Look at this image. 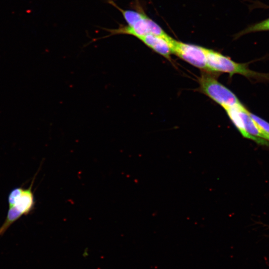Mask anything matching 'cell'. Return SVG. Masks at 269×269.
<instances>
[{
    "instance_id": "cell-1",
    "label": "cell",
    "mask_w": 269,
    "mask_h": 269,
    "mask_svg": "<svg viewBox=\"0 0 269 269\" xmlns=\"http://www.w3.org/2000/svg\"><path fill=\"white\" fill-rule=\"evenodd\" d=\"M35 175L28 188L18 187L9 192L7 198L9 208L5 220L0 227V236L20 217L28 215L34 210L35 201L32 189Z\"/></svg>"
},
{
    "instance_id": "cell-2",
    "label": "cell",
    "mask_w": 269,
    "mask_h": 269,
    "mask_svg": "<svg viewBox=\"0 0 269 269\" xmlns=\"http://www.w3.org/2000/svg\"><path fill=\"white\" fill-rule=\"evenodd\" d=\"M207 71L226 73L232 76L238 74L258 81H269V74L257 72L250 69L247 64L236 62L229 57L206 48Z\"/></svg>"
},
{
    "instance_id": "cell-3",
    "label": "cell",
    "mask_w": 269,
    "mask_h": 269,
    "mask_svg": "<svg viewBox=\"0 0 269 269\" xmlns=\"http://www.w3.org/2000/svg\"><path fill=\"white\" fill-rule=\"evenodd\" d=\"M199 79V89L224 110L242 104L237 96L220 83L215 76L204 71Z\"/></svg>"
},
{
    "instance_id": "cell-4",
    "label": "cell",
    "mask_w": 269,
    "mask_h": 269,
    "mask_svg": "<svg viewBox=\"0 0 269 269\" xmlns=\"http://www.w3.org/2000/svg\"><path fill=\"white\" fill-rule=\"evenodd\" d=\"M172 53L193 66L207 71L206 48L178 41H171Z\"/></svg>"
},
{
    "instance_id": "cell-5",
    "label": "cell",
    "mask_w": 269,
    "mask_h": 269,
    "mask_svg": "<svg viewBox=\"0 0 269 269\" xmlns=\"http://www.w3.org/2000/svg\"><path fill=\"white\" fill-rule=\"evenodd\" d=\"M172 39L169 36L162 37L148 34L139 39L155 52L170 59L171 54H173L171 44Z\"/></svg>"
},
{
    "instance_id": "cell-6",
    "label": "cell",
    "mask_w": 269,
    "mask_h": 269,
    "mask_svg": "<svg viewBox=\"0 0 269 269\" xmlns=\"http://www.w3.org/2000/svg\"><path fill=\"white\" fill-rule=\"evenodd\" d=\"M269 30V18L260 22L253 24L241 31L238 36L250 32Z\"/></svg>"
},
{
    "instance_id": "cell-7",
    "label": "cell",
    "mask_w": 269,
    "mask_h": 269,
    "mask_svg": "<svg viewBox=\"0 0 269 269\" xmlns=\"http://www.w3.org/2000/svg\"><path fill=\"white\" fill-rule=\"evenodd\" d=\"M249 113L251 118L258 125V126L269 134V123L250 112Z\"/></svg>"
}]
</instances>
